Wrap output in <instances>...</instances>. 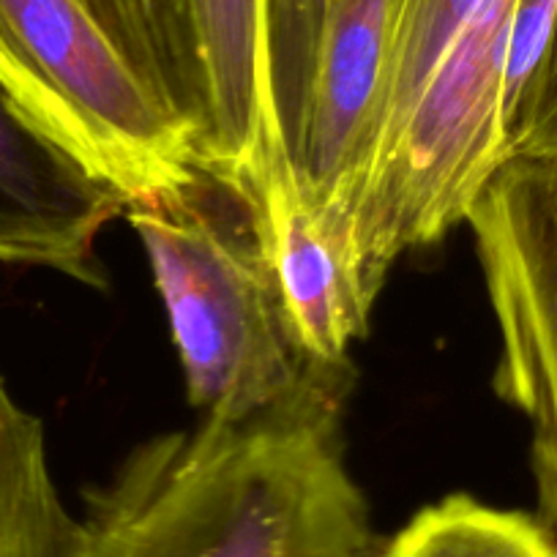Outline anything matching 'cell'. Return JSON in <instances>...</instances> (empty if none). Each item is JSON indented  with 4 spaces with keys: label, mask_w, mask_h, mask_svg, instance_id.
<instances>
[{
    "label": "cell",
    "mask_w": 557,
    "mask_h": 557,
    "mask_svg": "<svg viewBox=\"0 0 557 557\" xmlns=\"http://www.w3.org/2000/svg\"><path fill=\"white\" fill-rule=\"evenodd\" d=\"M213 181L175 197L128 202L146 249L189 401L202 418L240 424L285 405L320 367L287 331L249 213H224Z\"/></svg>",
    "instance_id": "3957f363"
},
{
    "label": "cell",
    "mask_w": 557,
    "mask_h": 557,
    "mask_svg": "<svg viewBox=\"0 0 557 557\" xmlns=\"http://www.w3.org/2000/svg\"><path fill=\"white\" fill-rule=\"evenodd\" d=\"M517 0H401L377 151L352 224L377 298L405 251L468 222L511 159L506 69Z\"/></svg>",
    "instance_id": "7a4b0ae2"
},
{
    "label": "cell",
    "mask_w": 557,
    "mask_h": 557,
    "mask_svg": "<svg viewBox=\"0 0 557 557\" xmlns=\"http://www.w3.org/2000/svg\"><path fill=\"white\" fill-rule=\"evenodd\" d=\"M399 3L325 0L296 173L309 200L350 235L383 128Z\"/></svg>",
    "instance_id": "8992f818"
},
{
    "label": "cell",
    "mask_w": 557,
    "mask_h": 557,
    "mask_svg": "<svg viewBox=\"0 0 557 557\" xmlns=\"http://www.w3.org/2000/svg\"><path fill=\"white\" fill-rule=\"evenodd\" d=\"M345 369L224 424L134 448L88 495L72 557H380L342 448Z\"/></svg>",
    "instance_id": "6da1fadb"
},
{
    "label": "cell",
    "mask_w": 557,
    "mask_h": 557,
    "mask_svg": "<svg viewBox=\"0 0 557 557\" xmlns=\"http://www.w3.org/2000/svg\"><path fill=\"white\" fill-rule=\"evenodd\" d=\"M244 208L293 345L312 367L347 369L374 307L350 230L309 200L296 168L273 173Z\"/></svg>",
    "instance_id": "9c48e42d"
},
{
    "label": "cell",
    "mask_w": 557,
    "mask_h": 557,
    "mask_svg": "<svg viewBox=\"0 0 557 557\" xmlns=\"http://www.w3.org/2000/svg\"><path fill=\"white\" fill-rule=\"evenodd\" d=\"M77 528L52 479L45 426L0 377V557H72Z\"/></svg>",
    "instance_id": "30bf717a"
},
{
    "label": "cell",
    "mask_w": 557,
    "mask_h": 557,
    "mask_svg": "<svg viewBox=\"0 0 557 557\" xmlns=\"http://www.w3.org/2000/svg\"><path fill=\"white\" fill-rule=\"evenodd\" d=\"M468 224L500 334L495 391L533 426L539 522L557 546V164L508 159Z\"/></svg>",
    "instance_id": "5b68a950"
},
{
    "label": "cell",
    "mask_w": 557,
    "mask_h": 557,
    "mask_svg": "<svg viewBox=\"0 0 557 557\" xmlns=\"http://www.w3.org/2000/svg\"><path fill=\"white\" fill-rule=\"evenodd\" d=\"M128 66L197 137L200 74L181 0H83Z\"/></svg>",
    "instance_id": "8fae6325"
},
{
    "label": "cell",
    "mask_w": 557,
    "mask_h": 557,
    "mask_svg": "<svg viewBox=\"0 0 557 557\" xmlns=\"http://www.w3.org/2000/svg\"><path fill=\"white\" fill-rule=\"evenodd\" d=\"M0 74L132 202L184 195L206 178L189 128L159 104L83 0H0Z\"/></svg>",
    "instance_id": "277c9868"
},
{
    "label": "cell",
    "mask_w": 557,
    "mask_h": 557,
    "mask_svg": "<svg viewBox=\"0 0 557 557\" xmlns=\"http://www.w3.org/2000/svg\"><path fill=\"white\" fill-rule=\"evenodd\" d=\"M128 197L66 148L0 74V260L101 287L96 240Z\"/></svg>",
    "instance_id": "52a82bcc"
},
{
    "label": "cell",
    "mask_w": 557,
    "mask_h": 557,
    "mask_svg": "<svg viewBox=\"0 0 557 557\" xmlns=\"http://www.w3.org/2000/svg\"><path fill=\"white\" fill-rule=\"evenodd\" d=\"M197 74L202 175L240 202L296 168L278 126L271 77V0H181Z\"/></svg>",
    "instance_id": "ba28073f"
},
{
    "label": "cell",
    "mask_w": 557,
    "mask_h": 557,
    "mask_svg": "<svg viewBox=\"0 0 557 557\" xmlns=\"http://www.w3.org/2000/svg\"><path fill=\"white\" fill-rule=\"evenodd\" d=\"M557 164V25L530 104L511 143V159Z\"/></svg>",
    "instance_id": "5bb4252c"
},
{
    "label": "cell",
    "mask_w": 557,
    "mask_h": 557,
    "mask_svg": "<svg viewBox=\"0 0 557 557\" xmlns=\"http://www.w3.org/2000/svg\"><path fill=\"white\" fill-rule=\"evenodd\" d=\"M380 557H557V546L528 513L451 495L421 508Z\"/></svg>",
    "instance_id": "7c38bea8"
},
{
    "label": "cell",
    "mask_w": 557,
    "mask_h": 557,
    "mask_svg": "<svg viewBox=\"0 0 557 557\" xmlns=\"http://www.w3.org/2000/svg\"><path fill=\"white\" fill-rule=\"evenodd\" d=\"M557 25V0H517L506 69V134L511 151L513 134L530 104L541 66Z\"/></svg>",
    "instance_id": "4fadbf2b"
}]
</instances>
